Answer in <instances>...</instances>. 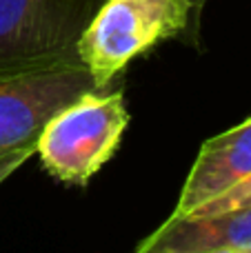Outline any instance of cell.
I'll list each match as a JSON object with an SVG mask.
<instances>
[{"label":"cell","mask_w":251,"mask_h":253,"mask_svg":"<svg viewBox=\"0 0 251 253\" xmlns=\"http://www.w3.org/2000/svg\"><path fill=\"white\" fill-rule=\"evenodd\" d=\"M251 173V118L200 147L171 215H189Z\"/></svg>","instance_id":"cell-6"},{"label":"cell","mask_w":251,"mask_h":253,"mask_svg":"<svg viewBox=\"0 0 251 253\" xmlns=\"http://www.w3.org/2000/svg\"><path fill=\"white\" fill-rule=\"evenodd\" d=\"M249 207H251V173L240 178L231 187H227L218 196H213L205 205H200L189 215H213V213H225V211L249 209Z\"/></svg>","instance_id":"cell-7"},{"label":"cell","mask_w":251,"mask_h":253,"mask_svg":"<svg viewBox=\"0 0 251 253\" xmlns=\"http://www.w3.org/2000/svg\"><path fill=\"white\" fill-rule=\"evenodd\" d=\"M105 0H0V78L78 65V40Z\"/></svg>","instance_id":"cell-3"},{"label":"cell","mask_w":251,"mask_h":253,"mask_svg":"<svg viewBox=\"0 0 251 253\" xmlns=\"http://www.w3.org/2000/svg\"><path fill=\"white\" fill-rule=\"evenodd\" d=\"M194 22L189 0H105L78 40V58L100 89L140 53Z\"/></svg>","instance_id":"cell-2"},{"label":"cell","mask_w":251,"mask_h":253,"mask_svg":"<svg viewBox=\"0 0 251 253\" xmlns=\"http://www.w3.org/2000/svg\"><path fill=\"white\" fill-rule=\"evenodd\" d=\"M34 153H36V147H25V149H18V151L7 153V156H0V184H2L16 169H20Z\"/></svg>","instance_id":"cell-8"},{"label":"cell","mask_w":251,"mask_h":253,"mask_svg":"<svg viewBox=\"0 0 251 253\" xmlns=\"http://www.w3.org/2000/svg\"><path fill=\"white\" fill-rule=\"evenodd\" d=\"M91 89L100 87L83 62L0 78V156L36 147L42 126Z\"/></svg>","instance_id":"cell-4"},{"label":"cell","mask_w":251,"mask_h":253,"mask_svg":"<svg viewBox=\"0 0 251 253\" xmlns=\"http://www.w3.org/2000/svg\"><path fill=\"white\" fill-rule=\"evenodd\" d=\"M129 125L120 89H91L62 107L36 140L44 171L65 184L84 187L111 160Z\"/></svg>","instance_id":"cell-1"},{"label":"cell","mask_w":251,"mask_h":253,"mask_svg":"<svg viewBox=\"0 0 251 253\" xmlns=\"http://www.w3.org/2000/svg\"><path fill=\"white\" fill-rule=\"evenodd\" d=\"M189 2H191V7H194V22H191V31H194V36H196V31H198L200 13H203V9H205V4H207V0H189Z\"/></svg>","instance_id":"cell-9"},{"label":"cell","mask_w":251,"mask_h":253,"mask_svg":"<svg viewBox=\"0 0 251 253\" xmlns=\"http://www.w3.org/2000/svg\"><path fill=\"white\" fill-rule=\"evenodd\" d=\"M138 253H251V207L213 215H169Z\"/></svg>","instance_id":"cell-5"}]
</instances>
